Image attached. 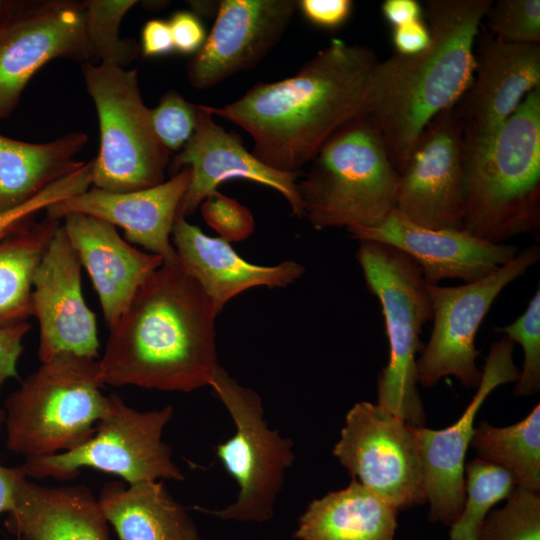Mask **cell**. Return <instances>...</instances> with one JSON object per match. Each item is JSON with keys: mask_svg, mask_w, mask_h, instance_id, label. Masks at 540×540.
Segmentation results:
<instances>
[{"mask_svg": "<svg viewBox=\"0 0 540 540\" xmlns=\"http://www.w3.org/2000/svg\"><path fill=\"white\" fill-rule=\"evenodd\" d=\"M379 61L367 46L333 39L294 75L204 108L248 132L265 165L297 173L339 128L368 112Z\"/></svg>", "mask_w": 540, "mask_h": 540, "instance_id": "obj_1", "label": "cell"}, {"mask_svg": "<svg viewBox=\"0 0 540 540\" xmlns=\"http://www.w3.org/2000/svg\"><path fill=\"white\" fill-rule=\"evenodd\" d=\"M212 300L177 262L140 285L110 329L99 361L104 384L191 392L219 367Z\"/></svg>", "mask_w": 540, "mask_h": 540, "instance_id": "obj_2", "label": "cell"}, {"mask_svg": "<svg viewBox=\"0 0 540 540\" xmlns=\"http://www.w3.org/2000/svg\"><path fill=\"white\" fill-rule=\"evenodd\" d=\"M491 0H426L430 42L414 55L379 61L368 114L397 173L426 125L455 106L475 67V43Z\"/></svg>", "mask_w": 540, "mask_h": 540, "instance_id": "obj_3", "label": "cell"}, {"mask_svg": "<svg viewBox=\"0 0 540 540\" xmlns=\"http://www.w3.org/2000/svg\"><path fill=\"white\" fill-rule=\"evenodd\" d=\"M540 228V87L465 154L463 229L495 244Z\"/></svg>", "mask_w": 540, "mask_h": 540, "instance_id": "obj_4", "label": "cell"}, {"mask_svg": "<svg viewBox=\"0 0 540 540\" xmlns=\"http://www.w3.org/2000/svg\"><path fill=\"white\" fill-rule=\"evenodd\" d=\"M311 162L297 187L313 228L374 227L396 209L398 173L368 113L339 128Z\"/></svg>", "mask_w": 540, "mask_h": 540, "instance_id": "obj_5", "label": "cell"}, {"mask_svg": "<svg viewBox=\"0 0 540 540\" xmlns=\"http://www.w3.org/2000/svg\"><path fill=\"white\" fill-rule=\"evenodd\" d=\"M99 361L61 353L5 401L6 447L26 459L72 450L96 432L110 407Z\"/></svg>", "mask_w": 540, "mask_h": 540, "instance_id": "obj_6", "label": "cell"}, {"mask_svg": "<svg viewBox=\"0 0 540 540\" xmlns=\"http://www.w3.org/2000/svg\"><path fill=\"white\" fill-rule=\"evenodd\" d=\"M359 242L356 257L368 289L381 304L389 341V361L377 379V404L411 425L423 426L416 354L423 348L422 327L433 316L426 282L406 253L381 242Z\"/></svg>", "mask_w": 540, "mask_h": 540, "instance_id": "obj_7", "label": "cell"}, {"mask_svg": "<svg viewBox=\"0 0 540 540\" xmlns=\"http://www.w3.org/2000/svg\"><path fill=\"white\" fill-rule=\"evenodd\" d=\"M82 74L100 133L99 152L91 161L92 187L122 193L164 182L170 152L154 133L137 70L86 62Z\"/></svg>", "mask_w": 540, "mask_h": 540, "instance_id": "obj_8", "label": "cell"}, {"mask_svg": "<svg viewBox=\"0 0 540 540\" xmlns=\"http://www.w3.org/2000/svg\"><path fill=\"white\" fill-rule=\"evenodd\" d=\"M235 425V433L215 448L216 456L239 487L235 502L223 509L197 510L224 521L262 523L272 519L285 471L293 464V442L268 428L260 396L241 386L219 365L210 384Z\"/></svg>", "mask_w": 540, "mask_h": 540, "instance_id": "obj_9", "label": "cell"}, {"mask_svg": "<svg viewBox=\"0 0 540 540\" xmlns=\"http://www.w3.org/2000/svg\"><path fill=\"white\" fill-rule=\"evenodd\" d=\"M110 407L98 422L95 434L82 445L65 452L26 459L21 467L27 477H75L82 467L114 474L129 485L184 475L172 460L170 446L162 441L165 426L173 417L168 405L138 411L117 395H110Z\"/></svg>", "mask_w": 540, "mask_h": 540, "instance_id": "obj_10", "label": "cell"}, {"mask_svg": "<svg viewBox=\"0 0 540 540\" xmlns=\"http://www.w3.org/2000/svg\"><path fill=\"white\" fill-rule=\"evenodd\" d=\"M539 258V247L532 245L478 280L454 287L426 283L433 328L417 360L418 383L428 388L443 377L454 376L465 387H478L482 371L476 366L477 331L502 290Z\"/></svg>", "mask_w": 540, "mask_h": 540, "instance_id": "obj_11", "label": "cell"}, {"mask_svg": "<svg viewBox=\"0 0 540 540\" xmlns=\"http://www.w3.org/2000/svg\"><path fill=\"white\" fill-rule=\"evenodd\" d=\"M55 59L91 62L83 1H6L0 13V120L33 75Z\"/></svg>", "mask_w": 540, "mask_h": 540, "instance_id": "obj_12", "label": "cell"}, {"mask_svg": "<svg viewBox=\"0 0 540 540\" xmlns=\"http://www.w3.org/2000/svg\"><path fill=\"white\" fill-rule=\"evenodd\" d=\"M412 426L378 404L359 402L333 449L352 478L399 511L427 501Z\"/></svg>", "mask_w": 540, "mask_h": 540, "instance_id": "obj_13", "label": "cell"}, {"mask_svg": "<svg viewBox=\"0 0 540 540\" xmlns=\"http://www.w3.org/2000/svg\"><path fill=\"white\" fill-rule=\"evenodd\" d=\"M465 143L453 106L424 128L398 171L396 211L430 229H463Z\"/></svg>", "mask_w": 540, "mask_h": 540, "instance_id": "obj_14", "label": "cell"}, {"mask_svg": "<svg viewBox=\"0 0 540 540\" xmlns=\"http://www.w3.org/2000/svg\"><path fill=\"white\" fill-rule=\"evenodd\" d=\"M513 351L514 343L506 336L491 344L477 392L454 424L441 430L412 426L424 491L430 503L428 518L432 522L451 526L463 509L466 498L464 461L473 437L476 414L495 388L517 381L519 371Z\"/></svg>", "mask_w": 540, "mask_h": 540, "instance_id": "obj_15", "label": "cell"}, {"mask_svg": "<svg viewBox=\"0 0 540 540\" xmlns=\"http://www.w3.org/2000/svg\"><path fill=\"white\" fill-rule=\"evenodd\" d=\"M476 44L472 81L455 105L465 154L485 146L540 87V44L509 43L480 32Z\"/></svg>", "mask_w": 540, "mask_h": 540, "instance_id": "obj_16", "label": "cell"}, {"mask_svg": "<svg viewBox=\"0 0 540 540\" xmlns=\"http://www.w3.org/2000/svg\"><path fill=\"white\" fill-rule=\"evenodd\" d=\"M296 0H223L202 48L188 64L196 89L211 88L255 67L280 41L296 10Z\"/></svg>", "mask_w": 540, "mask_h": 540, "instance_id": "obj_17", "label": "cell"}, {"mask_svg": "<svg viewBox=\"0 0 540 540\" xmlns=\"http://www.w3.org/2000/svg\"><path fill=\"white\" fill-rule=\"evenodd\" d=\"M81 267L61 224L33 280V315L40 327L38 356L42 363L61 353L91 359L99 355L96 316L82 295Z\"/></svg>", "mask_w": 540, "mask_h": 540, "instance_id": "obj_18", "label": "cell"}, {"mask_svg": "<svg viewBox=\"0 0 540 540\" xmlns=\"http://www.w3.org/2000/svg\"><path fill=\"white\" fill-rule=\"evenodd\" d=\"M195 131L173 158V174L183 167L190 170L188 188L180 202L178 215H192L217 187L231 179H244L266 185L279 192L294 215L303 216L298 193L297 173L282 172L265 165L246 150L240 138L213 120L204 105H197Z\"/></svg>", "mask_w": 540, "mask_h": 540, "instance_id": "obj_19", "label": "cell"}, {"mask_svg": "<svg viewBox=\"0 0 540 540\" xmlns=\"http://www.w3.org/2000/svg\"><path fill=\"white\" fill-rule=\"evenodd\" d=\"M359 241L391 245L409 255L420 267L427 284L445 279L469 283L487 276L513 259V245L495 244L464 229H430L414 224L396 210L374 227H349Z\"/></svg>", "mask_w": 540, "mask_h": 540, "instance_id": "obj_20", "label": "cell"}, {"mask_svg": "<svg viewBox=\"0 0 540 540\" xmlns=\"http://www.w3.org/2000/svg\"><path fill=\"white\" fill-rule=\"evenodd\" d=\"M189 181L190 170L183 167L169 180L150 188L114 193L92 187L45 210L47 216L58 220L77 213L119 226L127 241L161 256L164 263H177L170 237Z\"/></svg>", "mask_w": 540, "mask_h": 540, "instance_id": "obj_21", "label": "cell"}, {"mask_svg": "<svg viewBox=\"0 0 540 540\" xmlns=\"http://www.w3.org/2000/svg\"><path fill=\"white\" fill-rule=\"evenodd\" d=\"M62 224L99 297L109 328L119 320L144 280L164 260L127 243L115 226L85 214H69Z\"/></svg>", "mask_w": 540, "mask_h": 540, "instance_id": "obj_22", "label": "cell"}, {"mask_svg": "<svg viewBox=\"0 0 540 540\" xmlns=\"http://www.w3.org/2000/svg\"><path fill=\"white\" fill-rule=\"evenodd\" d=\"M171 236L178 263L199 283L218 314L230 299L249 288L286 287L305 271L292 260L274 266L250 263L229 241L206 235L178 214Z\"/></svg>", "mask_w": 540, "mask_h": 540, "instance_id": "obj_23", "label": "cell"}, {"mask_svg": "<svg viewBox=\"0 0 540 540\" xmlns=\"http://www.w3.org/2000/svg\"><path fill=\"white\" fill-rule=\"evenodd\" d=\"M108 524L86 486L48 487L27 478L5 521L20 540H109Z\"/></svg>", "mask_w": 540, "mask_h": 540, "instance_id": "obj_24", "label": "cell"}, {"mask_svg": "<svg viewBox=\"0 0 540 540\" xmlns=\"http://www.w3.org/2000/svg\"><path fill=\"white\" fill-rule=\"evenodd\" d=\"M88 142L77 131L45 143L0 134V216L27 204L54 183L80 170L76 155Z\"/></svg>", "mask_w": 540, "mask_h": 540, "instance_id": "obj_25", "label": "cell"}, {"mask_svg": "<svg viewBox=\"0 0 540 540\" xmlns=\"http://www.w3.org/2000/svg\"><path fill=\"white\" fill-rule=\"evenodd\" d=\"M98 502L119 540H200L196 524L161 481L111 482Z\"/></svg>", "mask_w": 540, "mask_h": 540, "instance_id": "obj_26", "label": "cell"}, {"mask_svg": "<svg viewBox=\"0 0 540 540\" xmlns=\"http://www.w3.org/2000/svg\"><path fill=\"white\" fill-rule=\"evenodd\" d=\"M399 510L355 478L309 503L293 533L297 540H394Z\"/></svg>", "mask_w": 540, "mask_h": 540, "instance_id": "obj_27", "label": "cell"}, {"mask_svg": "<svg viewBox=\"0 0 540 540\" xmlns=\"http://www.w3.org/2000/svg\"><path fill=\"white\" fill-rule=\"evenodd\" d=\"M60 225V220L46 216L0 242V328L33 315L34 276Z\"/></svg>", "mask_w": 540, "mask_h": 540, "instance_id": "obj_28", "label": "cell"}, {"mask_svg": "<svg viewBox=\"0 0 540 540\" xmlns=\"http://www.w3.org/2000/svg\"><path fill=\"white\" fill-rule=\"evenodd\" d=\"M470 445L480 459L502 466L517 486L540 490V405L520 422L495 427L485 421L474 429Z\"/></svg>", "mask_w": 540, "mask_h": 540, "instance_id": "obj_29", "label": "cell"}, {"mask_svg": "<svg viewBox=\"0 0 540 540\" xmlns=\"http://www.w3.org/2000/svg\"><path fill=\"white\" fill-rule=\"evenodd\" d=\"M467 498L457 520L450 526V540H477L479 530L491 508L507 499L517 486L506 468L480 458L465 465Z\"/></svg>", "mask_w": 540, "mask_h": 540, "instance_id": "obj_30", "label": "cell"}, {"mask_svg": "<svg viewBox=\"0 0 540 540\" xmlns=\"http://www.w3.org/2000/svg\"><path fill=\"white\" fill-rule=\"evenodd\" d=\"M135 0H85V26L93 60L125 68L140 54V45L120 38V24Z\"/></svg>", "mask_w": 540, "mask_h": 540, "instance_id": "obj_31", "label": "cell"}, {"mask_svg": "<svg viewBox=\"0 0 540 540\" xmlns=\"http://www.w3.org/2000/svg\"><path fill=\"white\" fill-rule=\"evenodd\" d=\"M477 540H540L539 492L516 486L505 506L488 513Z\"/></svg>", "mask_w": 540, "mask_h": 540, "instance_id": "obj_32", "label": "cell"}, {"mask_svg": "<svg viewBox=\"0 0 540 540\" xmlns=\"http://www.w3.org/2000/svg\"><path fill=\"white\" fill-rule=\"evenodd\" d=\"M524 351V363L514 388L516 395H531L540 389V289L537 288L525 311L512 323L496 327Z\"/></svg>", "mask_w": 540, "mask_h": 540, "instance_id": "obj_33", "label": "cell"}, {"mask_svg": "<svg viewBox=\"0 0 540 540\" xmlns=\"http://www.w3.org/2000/svg\"><path fill=\"white\" fill-rule=\"evenodd\" d=\"M496 39L519 44L540 43V1H492L485 18Z\"/></svg>", "mask_w": 540, "mask_h": 540, "instance_id": "obj_34", "label": "cell"}, {"mask_svg": "<svg viewBox=\"0 0 540 540\" xmlns=\"http://www.w3.org/2000/svg\"><path fill=\"white\" fill-rule=\"evenodd\" d=\"M198 107L175 90L167 91L158 105L150 109L155 135L169 151H180L193 135Z\"/></svg>", "mask_w": 540, "mask_h": 540, "instance_id": "obj_35", "label": "cell"}, {"mask_svg": "<svg viewBox=\"0 0 540 540\" xmlns=\"http://www.w3.org/2000/svg\"><path fill=\"white\" fill-rule=\"evenodd\" d=\"M89 187V172L83 168L54 183L27 204L0 216V242L33 223L32 220L39 211L59 200L79 194Z\"/></svg>", "mask_w": 540, "mask_h": 540, "instance_id": "obj_36", "label": "cell"}, {"mask_svg": "<svg viewBox=\"0 0 540 540\" xmlns=\"http://www.w3.org/2000/svg\"><path fill=\"white\" fill-rule=\"evenodd\" d=\"M201 210L205 221L227 241L245 238L254 228L251 212L218 191L202 202Z\"/></svg>", "mask_w": 540, "mask_h": 540, "instance_id": "obj_37", "label": "cell"}, {"mask_svg": "<svg viewBox=\"0 0 540 540\" xmlns=\"http://www.w3.org/2000/svg\"><path fill=\"white\" fill-rule=\"evenodd\" d=\"M175 51L181 54H196L204 45L205 27L192 11H176L168 20Z\"/></svg>", "mask_w": 540, "mask_h": 540, "instance_id": "obj_38", "label": "cell"}, {"mask_svg": "<svg viewBox=\"0 0 540 540\" xmlns=\"http://www.w3.org/2000/svg\"><path fill=\"white\" fill-rule=\"evenodd\" d=\"M351 0H301L298 8L305 18L313 25L335 30L342 27L350 18L353 11Z\"/></svg>", "mask_w": 540, "mask_h": 540, "instance_id": "obj_39", "label": "cell"}, {"mask_svg": "<svg viewBox=\"0 0 540 540\" xmlns=\"http://www.w3.org/2000/svg\"><path fill=\"white\" fill-rule=\"evenodd\" d=\"M26 321L14 326L0 328V393L4 382L18 377L16 365L23 351L22 339L30 330Z\"/></svg>", "mask_w": 540, "mask_h": 540, "instance_id": "obj_40", "label": "cell"}, {"mask_svg": "<svg viewBox=\"0 0 540 540\" xmlns=\"http://www.w3.org/2000/svg\"><path fill=\"white\" fill-rule=\"evenodd\" d=\"M140 50L145 57H160L175 51L167 20L156 18L144 24L141 31Z\"/></svg>", "mask_w": 540, "mask_h": 540, "instance_id": "obj_41", "label": "cell"}, {"mask_svg": "<svg viewBox=\"0 0 540 540\" xmlns=\"http://www.w3.org/2000/svg\"><path fill=\"white\" fill-rule=\"evenodd\" d=\"M430 30L423 19L392 28L391 40L399 55H414L423 51L430 42Z\"/></svg>", "mask_w": 540, "mask_h": 540, "instance_id": "obj_42", "label": "cell"}, {"mask_svg": "<svg viewBox=\"0 0 540 540\" xmlns=\"http://www.w3.org/2000/svg\"><path fill=\"white\" fill-rule=\"evenodd\" d=\"M385 21L392 27H398L423 19V6L416 0H385L381 5Z\"/></svg>", "mask_w": 540, "mask_h": 540, "instance_id": "obj_43", "label": "cell"}, {"mask_svg": "<svg viewBox=\"0 0 540 540\" xmlns=\"http://www.w3.org/2000/svg\"><path fill=\"white\" fill-rule=\"evenodd\" d=\"M5 420V412L0 409V432ZM27 478L21 467L8 468L0 464V514L9 512L13 506L20 482Z\"/></svg>", "mask_w": 540, "mask_h": 540, "instance_id": "obj_44", "label": "cell"}, {"mask_svg": "<svg viewBox=\"0 0 540 540\" xmlns=\"http://www.w3.org/2000/svg\"><path fill=\"white\" fill-rule=\"evenodd\" d=\"M191 6L193 8V13L197 16L200 14L207 15L212 12V3L213 2H201V1H191Z\"/></svg>", "mask_w": 540, "mask_h": 540, "instance_id": "obj_45", "label": "cell"}, {"mask_svg": "<svg viewBox=\"0 0 540 540\" xmlns=\"http://www.w3.org/2000/svg\"><path fill=\"white\" fill-rule=\"evenodd\" d=\"M5 2L6 1H1L0 0V13L2 12V10H3L4 6H5Z\"/></svg>", "mask_w": 540, "mask_h": 540, "instance_id": "obj_46", "label": "cell"}]
</instances>
